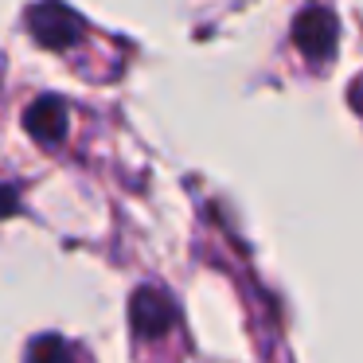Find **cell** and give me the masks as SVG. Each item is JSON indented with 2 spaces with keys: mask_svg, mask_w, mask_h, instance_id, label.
Returning a JSON list of instances; mask_svg holds the SVG:
<instances>
[{
  "mask_svg": "<svg viewBox=\"0 0 363 363\" xmlns=\"http://www.w3.org/2000/svg\"><path fill=\"white\" fill-rule=\"evenodd\" d=\"M352 102H355V106H359V110H363V79L355 82V90H352Z\"/></svg>",
  "mask_w": 363,
  "mask_h": 363,
  "instance_id": "obj_7",
  "label": "cell"
},
{
  "mask_svg": "<svg viewBox=\"0 0 363 363\" xmlns=\"http://www.w3.org/2000/svg\"><path fill=\"white\" fill-rule=\"evenodd\" d=\"M129 324H133L137 336L160 340L176 324V308H172V301H168L160 289H141L133 297V305H129Z\"/></svg>",
  "mask_w": 363,
  "mask_h": 363,
  "instance_id": "obj_3",
  "label": "cell"
},
{
  "mask_svg": "<svg viewBox=\"0 0 363 363\" xmlns=\"http://www.w3.org/2000/svg\"><path fill=\"white\" fill-rule=\"evenodd\" d=\"M336 16L324 9H305L301 12V20L293 24V40H297V48L305 51L313 63H320V59H332V51H336Z\"/></svg>",
  "mask_w": 363,
  "mask_h": 363,
  "instance_id": "obj_2",
  "label": "cell"
},
{
  "mask_svg": "<svg viewBox=\"0 0 363 363\" xmlns=\"http://www.w3.org/2000/svg\"><path fill=\"white\" fill-rule=\"evenodd\" d=\"M28 355H71V347L59 344V340H48V344H32V352Z\"/></svg>",
  "mask_w": 363,
  "mask_h": 363,
  "instance_id": "obj_5",
  "label": "cell"
},
{
  "mask_svg": "<svg viewBox=\"0 0 363 363\" xmlns=\"http://www.w3.org/2000/svg\"><path fill=\"white\" fill-rule=\"evenodd\" d=\"M9 211H16V191L0 188V215H9Z\"/></svg>",
  "mask_w": 363,
  "mask_h": 363,
  "instance_id": "obj_6",
  "label": "cell"
},
{
  "mask_svg": "<svg viewBox=\"0 0 363 363\" xmlns=\"http://www.w3.org/2000/svg\"><path fill=\"white\" fill-rule=\"evenodd\" d=\"M28 28H32V35L43 43V48H71L74 40H79L82 24L79 16H74L67 4H59V0H48V4H35L32 12H28Z\"/></svg>",
  "mask_w": 363,
  "mask_h": 363,
  "instance_id": "obj_1",
  "label": "cell"
},
{
  "mask_svg": "<svg viewBox=\"0 0 363 363\" xmlns=\"http://www.w3.org/2000/svg\"><path fill=\"white\" fill-rule=\"evenodd\" d=\"M24 129L40 145H59L67 137V106L59 102V98H40V102H32L24 113Z\"/></svg>",
  "mask_w": 363,
  "mask_h": 363,
  "instance_id": "obj_4",
  "label": "cell"
}]
</instances>
